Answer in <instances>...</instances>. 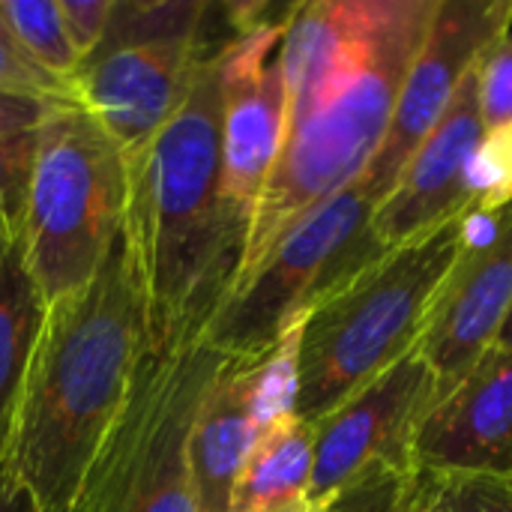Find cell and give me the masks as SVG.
Returning a JSON list of instances; mask_svg holds the SVG:
<instances>
[{
  "label": "cell",
  "instance_id": "obj_1",
  "mask_svg": "<svg viewBox=\"0 0 512 512\" xmlns=\"http://www.w3.org/2000/svg\"><path fill=\"white\" fill-rule=\"evenodd\" d=\"M435 9L438 0L294 3L282 33L285 141L258 198L231 291L291 225L369 168Z\"/></svg>",
  "mask_w": 512,
  "mask_h": 512
},
{
  "label": "cell",
  "instance_id": "obj_2",
  "mask_svg": "<svg viewBox=\"0 0 512 512\" xmlns=\"http://www.w3.org/2000/svg\"><path fill=\"white\" fill-rule=\"evenodd\" d=\"M222 39L204 51L168 123L126 156V216L150 348L198 339L228 297L246 225L222 189Z\"/></svg>",
  "mask_w": 512,
  "mask_h": 512
},
{
  "label": "cell",
  "instance_id": "obj_3",
  "mask_svg": "<svg viewBox=\"0 0 512 512\" xmlns=\"http://www.w3.org/2000/svg\"><path fill=\"white\" fill-rule=\"evenodd\" d=\"M147 345L120 228L96 276L51 303L21 384L3 465L39 512L66 510L111 432Z\"/></svg>",
  "mask_w": 512,
  "mask_h": 512
},
{
  "label": "cell",
  "instance_id": "obj_4",
  "mask_svg": "<svg viewBox=\"0 0 512 512\" xmlns=\"http://www.w3.org/2000/svg\"><path fill=\"white\" fill-rule=\"evenodd\" d=\"M462 213L384 252L324 297L300 324L294 417L318 423L411 354L435 312L468 231Z\"/></svg>",
  "mask_w": 512,
  "mask_h": 512
},
{
  "label": "cell",
  "instance_id": "obj_5",
  "mask_svg": "<svg viewBox=\"0 0 512 512\" xmlns=\"http://www.w3.org/2000/svg\"><path fill=\"white\" fill-rule=\"evenodd\" d=\"M126 156L75 99L36 129L21 249L45 309L81 291L114 246L126 216Z\"/></svg>",
  "mask_w": 512,
  "mask_h": 512
},
{
  "label": "cell",
  "instance_id": "obj_6",
  "mask_svg": "<svg viewBox=\"0 0 512 512\" xmlns=\"http://www.w3.org/2000/svg\"><path fill=\"white\" fill-rule=\"evenodd\" d=\"M222 360L201 336L174 348L144 345L126 405L78 489V512H198L189 432Z\"/></svg>",
  "mask_w": 512,
  "mask_h": 512
},
{
  "label": "cell",
  "instance_id": "obj_7",
  "mask_svg": "<svg viewBox=\"0 0 512 512\" xmlns=\"http://www.w3.org/2000/svg\"><path fill=\"white\" fill-rule=\"evenodd\" d=\"M378 201L363 177L309 210L234 288L201 339L222 357L258 360L282 345L303 318L387 249L372 234Z\"/></svg>",
  "mask_w": 512,
  "mask_h": 512
},
{
  "label": "cell",
  "instance_id": "obj_8",
  "mask_svg": "<svg viewBox=\"0 0 512 512\" xmlns=\"http://www.w3.org/2000/svg\"><path fill=\"white\" fill-rule=\"evenodd\" d=\"M204 0H114L108 30L69 81L123 156L144 147L177 111L210 36ZM234 39V36H228Z\"/></svg>",
  "mask_w": 512,
  "mask_h": 512
},
{
  "label": "cell",
  "instance_id": "obj_9",
  "mask_svg": "<svg viewBox=\"0 0 512 512\" xmlns=\"http://www.w3.org/2000/svg\"><path fill=\"white\" fill-rule=\"evenodd\" d=\"M297 336L300 324L267 357H225L213 372L189 432V474L198 512H231L234 486L261 429L279 414H294Z\"/></svg>",
  "mask_w": 512,
  "mask_h": 512
},
{
  "label": "cell",
  "instance_id": "obj_10",
  "mask_svg": "<svg viewBox=\"0 0 512 512\" xmlns=\"http://www.w3.org/2000/svg\"><path fill=\"white\" fill-rule=\"evenodd\" d=\"M512 27V0H438L426 39L402 84L381 150L360 174L381 204L405 162L447 114L486 48Z\"/></svg>",
  "mask_w": 512,
  "mask_h": 512
},
{
  "label": "cell",
  "instance_id": "obj_11",
  "mask_svg": "<svg viewBox=\"0 0 512 512\" xmlns=\"http://www.w3.org/2000/svg\"><path fill=\"white\" fill-rule=\"evenodd\" d=\"M435 399L438 381L420 348H414L315 423V465L306 498L327 504L369 468L417 465V432Z\"/></svg>",
  "mask_w": 512,
  "mask_h": 512
},
{
  "label": "cell",
  "instance_id": "obj_12",
  "mask_svg": "<svg viewBox=\"0 0 512 512\" xmlns=\"http://www.w3.org/2000/svg\"><path fill=\"white\" fill-rule=\"evenodd\" d=\"M291 9L234 36L222 51V189L246 231L285 141L282 33Z\"/></svg>",
  "mask_w": 512,
  "mask_h": 512
},
{
  "label": "cell",
  "instance_id": "obj_13",
  "mask_svg": "<svg viewBox=\"0 0 512 512\" xmlns=\"http://www.w3.org/2000/svg\"><path fill=\"white\" fill-rule=\"evenodd\" d=\"M486 222V234L477 240L468 216L462 255L417 345L438 381V396L459 384L498 342L512 309V204Z\"/></svg>",
  "mask_w": 512,
  "mask_h": 512
},
{
  "label": "cell",
  "instance_id": "obj_14",
  "mask_svg": "<svg viewBox=\"0 0 512 512\" xmlns=\"http://www.w3.org/2000/svg\"><path fill=\"white\" fill-rule=\"evenodd\" d=\"M483 132L486 126L480 114L474 66L447 114L405 162L390 195L375 207L372 234L387 252L441 228L462 213H471L465 174Z\"/></svg>",
  "mask_w": 512,
  "mask_h": 512
},
{
  "label": "cell",
  "instance_id": "obj_15",
  "mask_svg": "<svg viewBox=\"0 0 512 512\" xmlns=\"http://www.w3.org/2000/svg\"><path fill=\"white\" fill-rule=\"evenodd\" d=\"M414 462L435 474L512 477V348L492 345L429 408Z\"/></svg>",
  "mask_w": 512,
  "mask_h": 512
},
{
  "label": "cell",
  "instance_id": "obj_16",
  "mask_svg": "<svg viewBox=\"0 0 512 512\" xmlns=\"http://www.w3.org/2000/svg\"><path fill=\"white\" fill-rule=\"evenodd\" d=\"M315 465V423L294 414L273 417L234 486L231 512H267L306 498Z\"/></svg>",
  "mask_w": 512,
  "mask_h": 512
},
{
  "label": "cell",
  "instance_id": "obj_17",
  "mask_svg": "<svg viewBox=\"0 0 512 512\" xmlns=\"http://www.w3.org/2000/svg\"><path fill=\"white\" fill-rule=\"evenodd\" d=\"M42 321L45 300L27 273L21 237H0V465Z\"/></svg>",
  "mask_w": 512,
  "mask_h": 512
},
{
  "label": "cell",
  "instance_id": "obj_18",
  "mask_svg": "<svg viewBox=\"0 0 512 512\" xmlns=\"http://www.w3.org/2000/svg\"><path fill=\"white\" fill-rule=\"evenodd\" d=\"M3 12L21 54L42 72L72 81L81 57L69 39L57 0H3Z\"/></svg>",
  "mask_w": 512,
  "mask_h": 512
},
{
  "label": "cell",
  "instance_id": "obj_19",
  "mask_svg": "<svg viewBox=\"0 0 512 512\" xmlns=\"http://www.w3.org/2000/svg\"><path fill=\"white\" fill-rule=\"evenodd\" d=\"M426 483L417 465H378L339 489L321 512H408Z\"/></svg>",
  "mask_w": 512,
  "mask_h": 512
},
{
  "label": "cell",
  "instance_id": "obj_20",
  "mask_svg": "<svg viewBox=\"0 0 512 512\" xmlns=\"http://www.w3.org/2000/svg\"><path fill=\"white\" fill-rule=\"evenodd\" d=\"M468 204L477 216L501 213L512 204V123L486 129L465 174Z\"/></svg>",
  "mask_w": 512,
  "mask_h": 512
},
{
  "label": "cell",
  "instance_id": "obj_21",
  "mask_svg": "<svg viewBox=\"0 0 512 512\" xmlns=\"http://www.w3.org/2000/svg\"><path fill=\"white\" fill-rule=\"evenodd\" d=\"M429 474V512H512V477Z\"/></svg>",
  "mask_w": 512,
  "mask_h": 512
},
{
  "label": "cell",
  "instance_id": "obj_22",
  "mask_svg": "<svg viewBox=\"0 0 512 512\" xmlns=\"http://www.w3.org/2000/svg\"><path fill=\"white\" fill-rule=\"evenodd\" d=\"M33 156L36 129L0 138V237H21Z\"/></svg>",
  "mask_w": 512,
  "mask_h": 512
},
{
  "label": "cell",
  "instance_id": "obj_23",
  "mask_svg": "<svg viewBox=\"0 0 512 512\" xmlns=\"http://www.w3.org/2000/svg\"><path fill=\"white\" fill-rule=\"evenodd\" d=\"M477 96L486 129L512 123V27L477 63Z\"/></svg>",
  "mask_w": 512,
  "mask_h": 512
},
{
  "label": "cell",
  "instance_id": "obj_24",
  "mask_svg": "<svg viewBox=\"0 0 512 512\" xmlns=\"http://www.w3.org/2000/svg\"><path fill=\"white\" fill-rule=\"evenodd\" d=\"M0 93H21V96H48V99H69L72 90L66 81L42 72L30 63L12 36L0 33Z\"/></svg>",
  "mask_w": 512,
  "mask_h": 512
},
{
  "label": "cell",
  "instance_id": "obj_25",
  "mask_svg": "<svg viewBox=\"0 0 512 512\" xmlns=\"http://www.w3.org/2000/svg\"><path fill=\"white\" fill-rule=\"evenodd\" d=\"M57 3H60L63 24L69 30V39L84 63L108 30L114 0H57Z\"/></svg>",
  "mask_w": 512,
  "mask_h": 512
},
{
  "label": "cell",
  "instance_id": "obj_26",
  "mask_svg": "<svg viewBox=\"0 0 512 512\" xmlns=\"http://www.w3.org/2000/svg\"><path fill=\"white\" fill-rule=\"evenodd\" d=\"M72 99V96H69ZM63 99L48 96H21V93H0V138L21 135L30 129H39V123L48 117V111Z\"/></svg>",
  "mask_w": 512,
  "mask_h": 512
},
{
  "label": "cell",
  "instance_id": "obj_27",
  "mask_svg": "<svg viewBox=\"0 0 512 512\" xmlns=\"http://www.w3.org/2000/svg\"><path fill=\"white\" fill-rule=\"evenodd\" d=\"M0 512H39L24 486H18L15 477L6 471V465H0Z\"/></svg>",
  "mask_w": 512,
  "mask_h": 512
},
{
  "label": "cell",
  "instance_id": "obj_28",
  "mask_svg": "<svg viewBox=\"0 0 512 512\" xmlns=\"http://www.w3.org/2000/svg\"><path fill=\"white\" fill-rule=\"evenodd\" d=\"M324 510V504H315V501H309V498H300V501H291V504H285V507H276V510H267V512H321Z\"/></svg>",
  "mask_w": 512,
  "mask_h": 512
},
{
  "label": "cell",
  "instance_id": "obj_29",
  "mask_svg": "<svg viewBox=\"0 0 512 512\" xmlns=\"http://www.w3.org/2000/svg\"><path fill=\"white\" fill-rule=\"evenodd\" d=\"M429 483H432V474L426 471V483H423V492H420L417 504H414V507H411L408 512H429Z\"/></svg>",
  "mask_w": 512,
  "mask_h": 512
},
{
  "label": "cell",
  "instance_id": "obj_30",
  "mask_svg": "<svg viewBox=\"0 0 512 512\" xmlns=\"http://www.w3.org/2000/svg\"><path fill=\"white\" fill-rule=\"evenodd\" d=\"M498 348H512V309L510 315H507V321H504V327H501V333H498V342H495Z\"/></svg>",
  "mask_w": 512,
  "mask_h": 512
},
{
  "label": "cell",
  "instance_id": "obj_31",
  "mask_svg": "<svg viewBox=\"0 0 512 512\" xmlns=\"http://www.w3.org/2000/svg\"><path fill=\"white\" fill-rule=\"evenodd\" d=\"M60 512H78V507H75V501H72V504H69L66 510H60Z\"/></svg>",
  "mask_w": 512,
  "mask_h": 512
}]
</instances>
